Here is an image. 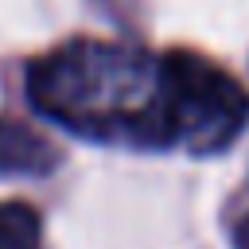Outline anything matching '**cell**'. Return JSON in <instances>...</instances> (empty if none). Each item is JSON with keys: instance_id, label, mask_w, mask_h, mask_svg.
I'll return each instance as SVG.
<instances>
[{"instance_id": "3957f363", "label": "cell", "mask_w": 249, "mask_h": 249, "mask_svg": "<svg viewBox=\"0 0 249 249\" xmlns=\"http://www.w3.org/2000/svg\"><path fill=\"white\" fill-rule=\"evenodd\" d=\"M0 249H43V222L31 202H0Z\"/></svg>"}, {"instance_id": "7a4b0ae2", "label": "cell", "mask_w": 249, "mask_h": 249, "mask_svg": "<svg viewBox=\"0 0 249 249\" xmlns=\"http://www.w3.org/2000/svg\"><path fill=\"white\" fill-rule=\"evenodd\" d=\"M62 163L58 144L16 121V117H0V175H51Z\"/></svg>"}, {"instance_id": "277c9868", "label": "cell", "mask_w": 249, "mask_h": 249, "mask_svg": "<svg viewBox=\"0 0 249 249\" xmlns=\"http://www.w3.org/2000/svg\"><path fill=\"white\" fill-rule=\"evenodd\" d=\"M233 245H237V249H249V214L237 222V230H233Z\"/></svg>"}, {"instance_id": "6da1fadb", "label": "cell", "mask_w": 249, "mask_h": 249, "mask_svg": "<svg viewBox=\"0 0 249 249\" xmlns=\"http://www.w3.org/2000/svg\"><path fill=\"white\" fill-rule=\"evenodd\" d=\"M27 101L51 124L128 152L218 156L249 124V93L195 51L66 39L27 66Z\"/></svg>"}]
</instances>
